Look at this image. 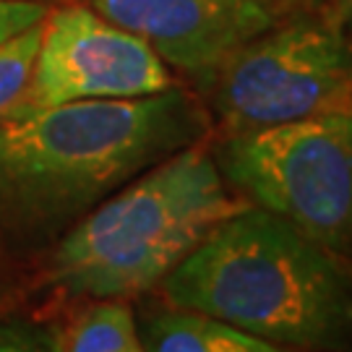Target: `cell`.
<instances>
[{
	"instance_id": "obj_5",
	"label": "cell",
	"mask_w": 352,
	"mask_h": 352,
	"mask_svg": "<svg viewBox=\"0 0 352 352\" xmlns=\"http://www.w3.org/2000/svg\"><path fill=\"white\" fill-rule=\"evenodd\" d=\"M199 89L225 133L352 113V42L342 26L277 21L238 47Z\"/></svg>"
},
{
	"instance_id": "obj_14",
	"label": "cell",
	"mask_w": 352,
	"mask_h": 352,
	"mask_svg": "<svg viewBox=\"0 0 352 352\" xmlns=\"http://www.w3.org/2000/svg\"><path fill=\"white\" fill-rule=\"evenodd\" d=\"M39 3H42V0H39Z\"/></svg>"
},
{
	"instance_id": "obj_9",
	"label": "cell",
	"mask_w": 352,
	"mask_h": 352,
	"mask_svg": "<svg viewBox=\"0 0 352 352\" xmlns=\"http://www.w3.org/2000/svg\"><path fill=\"white\" fill-rule=\"evenodd\" d=\"M63 352H146L136 318L120 300H100L78 316Z\"/></svg>"
},
{
	"instance_id": "obj_2",
	"label": "cell",
	"mask_w": 352,
	"mask_h": 352,
	"mask_svg": "<svg viewBox=\"0 0 352 352\" xmlns=\"http://www.w3.org/2000/svg\"><path fill=\"white\" fill-rule=\"evenodd\" d=\"M160 285L170 305L279 347H352L350 266L253 204L219 222Z\"/></svg>"
},
{
	"instance_id": "obj_12",
	"label": "cell",
	"mask_w": 352,
	"mask_h": 352,
	"mask_svg": "<svg viewBox=\"0 0 352 352\" xmlns=\"http://www.w3.org/2000/svg\"><path fill=\"white\" fill-rule=\"evenodd\" d=\"M47 8L39 0H0V42L45 21Z\"/></svg>"
},
{
	"instance_id": "obj_6",
	"label": "cell",
	"mask_w": 352,
	"mask_h": 352,
	"mask_svg": "<svg viewBox=\"0 0 352 352\" xmlns=\"http://www.w3.org/2000/svg\"><path fill=\"white\" fill-rule=\"evenodd\" d=\"M170 87V68L144 39L89 6H65L45 16L32 76L0 120L68 102L146 97Z\"/></svg>"
},
{
	"instance_id": "obj_8",
	"label": "cell",
	"mask_w": 352,
	"mask_h": 352,
	"mask_svg": "<svg viewBox=\"0 0 352 352\" xmlns=\"http://www.w3.org/2000/svg\"><path fill=\"white\" fill-rule=\"evenodd\" d=\"M139 334L146 352H289L219 318L175 305L151 314Z\"/></svg>"
},
{
	"instance_id": "obj_7",
	"label": "cell",
	"mask_w": 352,
	"mask_h": 352,
	"mask_svg": "<svg viewBox=\"0 0 352 352\" xmlns=\"http://www.w3.org/2000/svg\"><path fill=\"white\" fill-rule=\"evenodd\" d=\"M89 8L144 39L167 68L196 84L277 24L272 0H89Z\"/></svg>"
},
{
	"instance_id": "obj_3",
	"label": "cell",
	"mask_w": 352,
	"mask_h": 352,
	"mask_svg": "<svg viewBox=\"0 0 352 352\" xmlns=\"http://www.w3.org/2000/svg\"><path fill=\"white\" fill-rule=\"evenodd\" d=\"M251 204L201 141L167 157L71 225L50 277L71 295L118 300L160 285L219 222Z\"/></svg>"
},
{
	"instance_id": "obj_4",
	"label": "cell",
	"mask_w": 352,
	"mask_h": 352,
	"mask_svg": "<svg viewBox=\"0 0 352 352\" xmlns=\"http://www.w3.org/2000/svg\"><path fill=\"white\" fill-rule=\"evenodd\" d=\"M214 160L248 204L337 256L352 251V113L227 133Z\"/></svg>"
},
{
	"instance_id": "obj_13",
	"label": "cell",
	"mask_w": 352,
	"mask_h": 352,
	"mask_svg": "<svg viewBox=\"0 0 352 352\" xmlns=\"http://www.w3.org/2000/svg\"><path fill=\"white\" fill-rule=\"evenodd\" d=\"M340 16H342V32L350 37L352 42V0H340Z\"/></svg>"
},
{
	"instance_id": "obj_11",
	"label": "cell",
	"mask_w": 352,
	"mask_h": 352,
	"mask_svg": "<svg viewBox=\"0 0 352 352\" xmlns=\"http://www.w3.org/2000/svg\"><path fill=\"white\" fill-rule=\"evenodd\" d=\"M0 352H63V342L34 321H0Z\"/></svg>"
},
{
	"instance_id": "obj_10",
	"label": "cell",
	"mask_w": 352,
	"mask_h": 352,
	"mask_svg": "<svg viewBox=\"0 0 352 352\" xmlns=\"http://www.w3.org/2000/svg\"><path fill=\"white\" fill-rule=\"evenodd\" d=\"M42 24L29 26L21 34L0 42V113L8 110L13 100L24 91L26 81L34 68V58L42 39Z\"/></svg>"
},
{
	"instance_id": "obj_1",
	"label": "cell",
	"mask_w": 352,
	"mask_h": 352,
	"mask_svg": "<svg viewBox=\"0 0 352 352\" xmlns=\"http://www.w3.org/2000/svg\"><path fill=\"white\" fill-rule=\"evenodd\" d=\"M206 133L209 110L180 87L0 120V227L50 238Z\"/></svg>"
}]
</instances>
